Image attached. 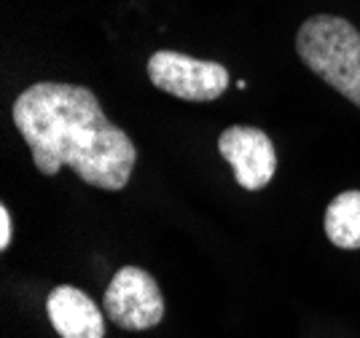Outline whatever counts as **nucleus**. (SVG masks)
<instances>
[{"label":"nucleus","mask_w":360,"mask_h":338,"mask_svg":"<svg viewBox=\"0 0 360 338\" xmlns=\"http://www.w3.org/2000/svg\"><path fill=\"white\" fill-rule=\"evenodd\" d=\"M14 124L46 177L70 167L84 183L124 191L137 162L132 137L105 116L94 91L75 84L41 81L14 100Z\"/></svg>","instance_id":"nucleus-1"},{"label":"nucleus","mask_w":360,"mask_h":338,"mask_svg":"<svg viewBox=\"0 0 360 338\" xmlns=\"http://www.w3.org/2000/svg\"><path fill=\"white\" fill-rule=\"evenodd\" d=\"M296 54L320 81L360 108V32L352 22L333 14L304 19L296 32Z\"/></svg>","instance_id":"nucleus-2"},{"label":"nucleus","mask_w":360,"mask_h":338,"mask_svg":"<svg viewBox=\"0 0 360 338\" xmlns=\"http://www.w3.org/2000/svg\"><path fill=\"white\" fill-rule=\"evenodd\" d=\"M148 78L159 91L180 97L186 103H212L229 89L231 81L221 62L196 59L167 48L148 59Z\"/></svg>","instance_id":"nucleus-3"},{"label":"nucleus","mask_w":360,"mask_h":338,"mask_svg":"<svg viewBox=\"0 0 360 338\" xmlns=\"http://www.w3.org/2000/svg\"><path fill=\"white\" fill-rule=\"evenodd\" d=\"M103 309L121 330H150L165 320V295L146 268L124 266L108 285Z\"/></svg>","instance_id":"nucleus-4"},{"label":"nucleus","mask_w":360,"mask_h":338,"mask_svg":"<svg viewBox=\"0 0 360 338\" xmlns=\"http://www.w3.org/2000/svg\"><path fill=\"white\" fill-rule=\"evenodd\" d=\"M218 153L231 164L234 177L245 191H261L277 172V150L269 134L258 126L234 124L218 137Z\"/></svg>","instance_id":"nucleus-5"},{"label":"nucleus","mask_w":360,"mask_h":338,"mask_svg":"<svg viewBox=\"0 0 360 338\" xmlns=\"http://www.w3.org/2000/svg\"><path fill=\"white\" fill-rule=\"evenodd\" d=\"M46 311L60 338H105L100 306L73 285L54 287L46 301Z\"/></svg>","instance_id":"nucleus-6"},{"label":"nucleus","mask_w":360,"mask_h":338,"mask_svg":"<svg viewBox=\"0 0 360 338\" xmlns=\"http://www.w3.org/2000/svg\"><path fill=\"white\" fill-rule=\"evenodd\" d=\"M326 236L339 250H360V191L333 196L326 209Z\"/></svg>","instance_id":"nucleus-7"},{"label":"nucleus","mask_w":360,"mask_h":338,"mask_svg":"<svg viewBox=\"0 0 360 338\" xmlns=\"http://www.w3.org/2000/svg\"><path fill=\"white\" fill-rule=\"evenodd\" d=\"M14 239V226H11V212L8 207H0V250H8Z\"/></svg>","instance_id":"nucleus-8"}]
</instances>
